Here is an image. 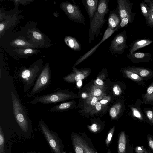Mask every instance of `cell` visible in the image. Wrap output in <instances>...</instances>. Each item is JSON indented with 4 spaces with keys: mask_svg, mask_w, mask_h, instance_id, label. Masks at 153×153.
I'll return each mask as SVG.
<instances>
[{
    "mask_svg": "<svg viewBox=\"0 0 153 153\" xmlns=\"http://www.w3.org/2000/svg\"><path fill=\"white\" fill-rule=\"evenodd\" d=\"M109 0L99 1L97 11L90 20L88 35L90 43H91L94 38L96 39L98 36L105 22L104 17L109 12Z\"/></svg>",
    "mask_w": 153,
    "mask_h": 153,
    "instance_id": "1",
    "label": "cell"
},
{
    "mask_svg": "<svg viewBox=\"0 0 153 153\" xmlns=\"http://www.w3.org/2000/svg\"><path fill=\"white\" fill-rule=\"evenodd\" d=\"M43 61L38 59L28 67H23L17 73V76L23 84V90L26 92L29 90L35 83L42 69Z\"/></svg>",
    "mask_w": 153,
    "mask_h": 153,
    "instance_id": "2",
    "label": "cell"
},
{
    "mask_svg": "<svg viewBox=\"0 0 153 153\" xmlns=\"http://www.w3.org/2000/svg\"><path fill=\"white\" fill-rule=\"evenodd\" d=\"M13 109L16 120L22 130L27 132L30 124L28 113L17 95L13 92L11 93Z\"/></svg>",
    "mask_w": 153,
    "mask_h": 153,
    "instance_id": "3",
    "label": "cell"
},
{
    "mask_svg": "<svg viewBox=\"0 0 153 153\" xmlns=\"http://www.w3.org/2000/svg\"><path fill=\"white\" fill-rule=\"evenodd\" d=\"M51 73L49 62L44 66L33 86L27 95V97L34 96L36 94L46 88L51 84Z\"/></svg>",
    "mask_w": 153,
    "mask_h": 153,
    "instance_id": "4",
    "label": "cell"
},
{
    "mask_svg": "<svg viewBox=\"0 0 153 153\" xmlns=\"http://www.w3.org/2000/svg\"><path fill=\"white\" fill-rule=\"evenodd\" d=\"M23 36L27 41L38 45L40 48H48L53 44L45 34L34 26H25Z\"/></svg>",
    "mask_w": 153,
    "mask_h": 153,
    "instance_id": "5",
    "label": "cell"
},
{
    "mask_svg": "<svg viewBox=\"0 0 153 153\" xmlns=\"http://www.w3.org/2000/svg\"><path fill=\"white\" fill-rule=\"evenodd\" d=\"M72 95L65 90H58L55 92L37 96L29 102L30 104L41 103L44 104L56 103L68 100Z\"/></svg>",
    "mask_w": 153,
    "mask_h": 153,
    "instance_id": "6",
    "label": "cell"
},
{
    "mask_svg": "<svg viewBox=\"0 0 153 153\" xmlns=\"http://www.w3.org/2000/svg\"><path fill=\"white\" fill-rule=\"evenodd\" d=\"M39 127L47 140L50 147L54 153H62L63 146L57 135L50 130L42 119L39 120Z\"/></svg>",
    "mask_w": 153,
    "mask_h": 153,
    "instance_id": "7",
    "label": "cell"
},
{
    "mask_svg": "<svg viewBox=\"0 0 153 153\" xmlns=\"http://www.w3.org/2000/svg\"><path fill=\"white\" fill-rule=\"evenodd\" d=\"M60 7L70 20L78 24H85L84 16L78 5L64 1L60 4Z\"/></svg>",
    "mask_w": 153,
    "mask_h": 153,
    "instance_id": "8",
    "label": "cell"
},
{
    "mask_svg": "<svg viewBox=\"0 0 153 153\" xmlns=\"http://www.w3.org/2000/svg\"><path fill=\"white\" fill-rule=\"evenodd\" d=\"M127 39L125 30L116 35L110 43L109 50L110 53L114 56L122 54L126 47Z\"/></svg>",
    "mask_w": 153,
    "mask_h": 153,
    "instance_id": "9",
    "label": "cell"
},
{
    "mask_svg": "<svg viewBox=\"0 0 153 153\" xmlns=\"http://www.w3.org/2000/svg\"><path fill=\"white\" fill-rule=\"evenodd\" d=\"M117 9L121 20L127 18L131 22L134 18V13L132 12L133 4L128 0H117Z\"/></svg>",
    "mask_w": 153,
    "mask_h": 153,
    "instance_id": "10",
    "label": "cell"
},
{
    "mask_svg": "<svg viewBox=\"0 0 153 153\" xmlns=\"http://www.w3.org/2000/svg\"><path fill=\"white\" fill-rule=\"evenodd\" d=\"M7 45L12 49L18 48H40L39 45L27 41L23 36H15L11 38L7 42Z\"/></svg>",
    "mask_w": 153,
    "mask_h": 153,
    "instance_id": "11",
    "label": "cell"
},
{
    "mask_svg": "<svg viewBox=\"0 0 153 153\" xmlns=\"http://www.w3.org/2000/svg\"><path fill=\"white\" fill-rule=\"evenodd\" d=\"M120 25L115 29L112 30L108 27L105 31L103 37L101 41L95 46L83 55L80 56L74 64L73 68L78 65L86 59L91 56L96 50L98 47L103 42L109 38L115 31L120 28Z\"/></svg>",
    "mask_w": 153,
    "mask_h": 153,
    "instance_id": "12",
    "label": "cell"
},
{
    "mask_svg": "<svg viewBox=\"0 0 153 153\" xmlns=\"http://www.w3.org/2000/svg\"><path fill=\"white\" fill-rule=\"evenodd\" d=\"M74 72L64 77L63 80L69 82H74L82 80L86 77L89 73V71L87 70H79L73 68Z\"/></svg>",
    "mask_w": 153,
    "mask_h": 153,
    "instance_id": "13",
    "label": "cell"
},
{
    "mask_svg": "<svg viewBox=\"0 0 153 153\" xmlns=\"http://www.w3.org/2000/svg\"><path fill=\"white\" fill-rule=\"evenodd\" d=\"M71 140L73 147L76 153H85V140L76 134H72Z\"/></svg>",
    "mask_w": 153,
    "mask_h": 153,
    "instance_id": "14",
    "label": "cell"
},
{
    "mask_svg": "<svg viewBox=\"0 0 153 153\" xmlns=\"http://www.w3.org/2000/svg\"><path fill=\"white\" fill-rule=\"evenodd\" d=\"M40 50L32 48H18L12 49L11 50L12 55L14 57L26 58L35 54Z\"/></svg>",
    "mask_w": 153,
    "mask_h": 153,
    "instance_id": "15",
    "label": "cell"
},
{
    "mask_svg": "<svg viewBox=\"0 0 153 153\" xmlns=\"http://www.w3.org/2000/svg\"><path fill=\"white\" fill-rule=\"evenodd\" d=\"M91 20L96 12L98 6V0H80Z\"/></svg>",
    "mask_w": 153,
    "mask_h": 153,
    "instance_id": "16",
    "label": "cell"
},
{
    "mask_svg": "<svg viewBox=\"0 0 153 153\" xmlns=\"http://www.w3.org/2000/svg\"><path fill=\"white\" fill-rule=\"evenodd\" d=\"M121 19L117 8L114 11H110L108 19V27L114 30L119 25Z\"/></svg>",
    "mask_w": 153,
    "mask_h": 153,
    "instance_id": "17",
    "label": "cell"
},
{
    "mask_svg": "<svg viewBox=\"0 0 153 153\" xmlns=\"http://www.w3.org/2000/svg\"><path fill=\"white\" fill-rule=\"evenodd\" d=\"M65 43L70 48L74 51H80L81 46L76 38L70 36H67L64 38Z\"/></svg>",
    "mask_w": 153,
    "mask_h": 153,
    "instance_id": "18",
    "label": "cell"
},
{
    "mask_svg": "<svg viewBox=\"0 0 153 153\" xmlns=\"http://www.w3.org/2000/svg\"><path fill=\"white\" fill-rule=\"evenodd\" d=\"M16 18L14 17H9L0 23V36H1L4 35L5 32L10 27L14 25Z\"/></svg>",
    "mask_w": 153,
    "mask_h": 153,
    "instance_id": "19",
    "label": "cell"
},
{
    "mask_svg": "<svg viewBox=\"0 0 153 153\" xmlns=\"http://www.w3.org/2000/svg\"><path fill=\"white\" fill-rule=\"evenodd\" d=\"M153 42L152 40L148 39H142L136 41L132 44L130 47L129 49L130 53L134 52L137 49L147 46Z\"/></svg>",
    "mask_w": 153,
    "mask_h": 153,
    "instance_id": "20",
    "label": "cell"
},
{
    "mask_svg": "<svg viewBox=\"0 0 153 153\" xmlns=\"http://www.w3.org/2000/svg\"><path fill=\"white\" fill-rule=\"evenodd\" d=\"M127 56L131 60H143L150 59L151 54L148 53L137 52L128 54Z\"/></svg>",
    "mask_w": 153,
    "mask_h": 153,
    "instance_id": "21",
    "label": "cell"
},
{
    "mask_svg": "<svg viewBox=\"0 0 153 153\" xmlns=\"http://www.w3.org/2000/svg\"><path fill=\"white\" fill-rule=\"evenodd\" d=\"M73 104V102L70 101L60 103L52 107L48 111L53 112H60L69 109Z\"/></svg>",
    "mask_w": 153,
    "mask_h": 153,
    "instance_id": "22",
    "label": "cell"
},
{
    "mask_svg": "<svg viewBox=\"0 0 153 153\" xmlns=\"http://www.w3.org/2000/svg\"><path fill=\"white\" fill-rule=\"evenodd\" d=\"M126 69L135 73L140 76L142 77L146 76L149 75L151 73V72L149 70L143 68L135 67H129L126 68Z\"/></svg>",
    "mask_w": 153,
    "mask_h": 153,
    "instance_id": "23",
    "label": "cell"
},
{
    "mask_svg": "<svg viewBox=\"0 0 153 153\" xmlns=\"http://www.w3.org/2000/svg\"><path fill=\"white\" fill-rule=\"evenodd\" d=\"M126 146V137L123 131L120 134L118 144V153H125Z\"/></svg>",
    "mask_w": 153,
    "mask_h": 153,
    "instance_id": "24",
    "label": "cell"
},
{
    "mask_svg": "<svg viewBox=\"0 0 153 153\" xmlns=\"http://www.w3.org/2000/svg\"><path fill=\"white\" fill-rule=\"evenodd\" d=\"M105 95V94L102 88L96 85L92 87L89 95L96 97L98 100H100L102 99Z\"/></svg>",
    "mask_w": 153,
    "mask_h": 153,
    "instance_id": "25",
    "label": "cell"
},
{
    "mask_svg": "<svg viewBox=\"0 0 153 153\" xmlns=\"http://www.w3.org/2000/svg\"><path fill=\"white\" fill-rule=\"evenodd\" d=\"M144 1L149 4L150 9L149 16L146 19V21L148 26L153 27V1L145 0Z\"/></svg>",
    "mask_w": 153,
    "mask_h": 153,
    "instance_id": "26",
    "label": "cell"
},
{
    "mask_svg": "<svg viewBox=\"0 0 153 153\" xmlns=\"http://www.w3.org/2000/svg\"><path fill=\"white\" fill-rule=\"evenodd\" d=\"M123 71L126 75L130 79L133 80L140 81H142L143 79L140 76L135 73L128 71L125 69Z\"/></svg>",
    "mask_w": 153,
    "mask_h": 153,
    "instance_id": "27",
    "label": "cell"
},
{
    "mask_svg": "<svg viewBox=\"0 0 153 153\" xmlns=\"http://www.w3.org/2000/svg\"><path fill=\"white\" fill-rule=\"evenodd\" d=\"M121 107V105L120 103H117L111 107L110 111V114L112 118H115L118 115Z\"/></svg>",
    "mask_w": 153,
    "mask_h": 153,
    "instance_id": "28",
    "label": "cell"
},
{
    "mask_svg": "<svg viewBox=\"0 0 153 153\" xmlns=\"http://www.w3.org/2000/svg\"><path fill=\"white\" fill-rule=\"evenodd\" d=\"M140 7L143 16L145 17L146 19H147L149 17L150 14L149 7L143 1L141 2Z\"/></svg>",
    "mask_w": 153,
    "mask_h": 153,
    "instance_id": "29",
    "label": "cell"
},
{
    "mask_svg": "<svg viewBox=\"0 0 153 153\" xmlns=\"http://www.w3.org/2000/svg\"><path fill=\"white\" fill-rule=\"evenodd\" d=\"M4 137L2 128L0 126V153H4Z\"/></svg>",
    "mask_w": 153,
    "mask_h": 153,
    "instance_id": "30",
    "label": "cell"
},
{
    "mask_svg": "<svg viewBox=\"0 0 153 153\" xmlns=\"http://www.w3.org/2000/svg\"><path fill=\"white\" fill-rule=\"evenodd\" d=\"M153 96V83L148 88L146 94L144 96L146 101L151 100Z\"/></svg>",
    "mask_w": 153,
    "mask_h": 153,
    "instance_id": "31",
    "label": "cell"
},
{
    "mask_svg": "<svg viewBox=\"0 0 153 153\" xmlns=\"http://www.w3.org/2000/svg\"><path fill=\"white\" fill-rule=\"evenodd\" d=\"M98 100V98L96 97L89 95L87 98L86 102L88 106L93 107L95 105Z\"/></svg>",
    "mask_w": 153,
    "mask_h": 153,
    "instance_id": "32",
    "label": "cell"
},
{
    "mask_svg": "<svg viewBox=\"0 0 153 153\" xmlns=\"http://www.w3.org/2000/svg\"><path fill=\"white\" fill-rule=\"evenodd\" d=\"M10 1L14 3L15 7H18L19 4L27 5L33 1V0H14Z\"/></svg>",
    "mask_w": 153,
    "mask_h": 153,
    "instance_id": "33",
    "label": "cell"
},
{
    "mask_svg": "<svg viewBox=\"0 0 153 153\" xmlns=\"http://www.w3.org/2000/svg\"><path fill=\"white\" fill-rule=\"evenodd\" d=\"M114 129L115 127L114 126L111 128L109 131L105 141L106 144L107 146H108L111 140L114 132Z\"/></svg>",
    "mask_w": 153,
    "mask_h": 153,
    "instance_id": "34",
    "label": "cell"
},
{
    "mask_svg": "<svg viewBox=\"0 0 153 153\" xmlns=\"http://www.w3.org/2000/svg\"><path fill=\"white\" fill-rule=\"evenodd\" d=\"M89 128L91 131L94 133L99 131L100 129V127L95 124H93L89 126Z\"/></svg>",
    "mask_w": 153,
    "mask_h": 153,
    "instance_id": "35",
    "label": "cell"
},
{
    "mask_svg": "<svg viewBox=\"0 0 153 153\" xmlns=\"http://www.w3.org/2000/svg\"><path fill=\"white\" fill-rule=\"evenodd\" d=\"M130 23L129 19L127 18H124L121 20L119 25L120 27H123L126 26L128 23Z\"/></svg>",
    "mask_w": 153,
    "mask_h": 153,
    "instance_id": "36",
    "label": "cell"
},
{
    "mask_svg": "<svg viewBox=\"0 0 153 153\" xmlns=\"http://www.w3.org/2000/svg\"><path fill=\"white\" fill-rule=\"evenodd\" d=\"M133 114L135 117L140 119H142V117L140 112L136 108L133 107L131 108Z\"/></svg>",
    "mask_w": 153,
    "mask_h": 153,
    "instance_id": "37",
    "label": "cell"
},
{
    "mask_svg": "<svg viewBox=\"0 0 153 153\" xmlns=\"http://www.w3.org/2000/svg\"><path fill=\"white\" fill-rule=\"evenodd\" d=\"M113 91L116 95H120L122 92L120 87L118 85H115L113 88Z\"/></svg>",
    "mask_w": 153,
    "mask_h": 153,
    "instance_id": "38",
    "label": "cell"
},
{
    "mask_svg": "<svg viewBox=\"0 0 153 153\" xmlns=\"http://www.w3.org/2000/svg\"><path fill=\"white\" fill-rule=\"evenodd\" d=\"M94 84L96 86L102 88L104 84V82L102 79L98 78L95 81Z\"/></svg>",
    "mask_w": 153,
    "mask_h": 153,
    "instance_id": "39",
    "label": "cell"
},
{
    "mask_svg": "<svg viewBox=\"0 0 153 153\" xmlns=\"http://www.w3.org/2000/svg\"><path fill=\"white\" fill-rule=\"evenodd\" d=\"M110 100V97L109 96H105L101 100L100 102L102 104H105L108 102Z\"/></svg>",
    "mask_w": 153,
    "mask_h": 153,
    "instance_id": "40",
    "label": "cell"
},
{
    "mask_svg": "<svg viewBox=\"0 0 153 153\" xmlns=\"http://www.w3.org/2000/svg\"><path fill=\"white\" fill-rule=\"evenodd\" d=\"M146 114L150 121L153 123V112L151 110L148 111H147Z\"/></svg>",
    "mask_w": 153,
    "mask_h": 153,
    "instance_id": "41",
    "label": "cell"
},
{
    "mask_svg": "<svg viewBox=\"0 0 153 153\" xmlns=\"http://www.w3.org/2000/svg\"><path fill=\"white\" fill-rule=\"evenodd\" d=\"M147 140L149 146L153 151V140L149 134H148Z\"/></svg>",
    "mask_w": 153,
    "mask_h": 153,
    "instance_id": "42",
    "label": "cell"
},
{
    "mask_svg": "<svg viewBox=\"0 0 153 153\" xmlns=\"http://www.w3.org/2000/svg\"><path fill=\"white\" fill-rule=\"evenodd\" d=\"M144 149L143 146H137L135 148V152L136 153H143Z\"/></svg>",
    "mask_w": 153,
    "mask_h": 153,
    "instance_id": "43",
    "label": "cell"
},
{
    "mask_svg": "<svg viewBox=\"0 0 153 153\" xmlns=\"http://www.w3.org/2000/svg\"><path fill=\"white\" fill-rule=\"evenodd\" d=\"M102 105L99 102H97L95 105V109L97 111H100L102 108Z\"/></svg>",
    "mask_w": 153,
    "mask_h": 153,
    "instance_id": "44",
    "label": "cell"
},
{
    "mask_svg": "<svg viewBox=\"0 0 153 153\" xmlns=\"http://www.w3.org/2000/svg\"><path fill=\"white\" fill-rule=\"evenodd\" d=\"M77 86L79 87H80L82 85V82L81 80H79L77 83Z\"/></svg>",
    "mask_w": 153,
    "mask_h": 153,
    "instance_id": "45",
    "label": "cell"
},
{
    "mask_svg": "<svg viewBox=\"0 0 153 153\" xmlns=\"http://www.w3.org/2000/svg\"><path fill=\"white\" fill-rule=\"evenodd\" d=\"M82 96L83 98H86L88 97V95L85 93H83L82 94Z\"/></svg>",
    "mask_w": 153,
    "mask_h": 153,
    "instance_id": "46",
    "label": "cell"
},
{
    "mask_svg": "<svg viewBox=\"0 0 153 153\" xmlns=\"http://www.w3.org/2000/svg\"><path fill=\"white\" fill-rule=\"evenodd\" d=\"M143 153H149L145 149L144 152Z\"/></svg>",
    "mask_w": 153,
    "mask_h": 153,
    "instance_id": "47",
    "label": "cell"
},
{
    "mask_svg": "<svg viewBox=\"0 0 153 153\" xmlns=\"http://www.w3.org/2000/svg\"><path fill=\"white\" fill-rule=\"evenodd\" d=\"M107 153H111V152L109 149H108V151Z\"/></svg>",
    "mask_w": 153,
    "mask_h": 153,
    "instance_id": "48",
    "label": "cell"
},
{
    "mask_svg": "<svg viewBox=\"0 0 153 153\" xmlns=\"http://www.w3.org/2000/svg\"><path fill=\"white\" fill-rule=\"evenodd\" d=\"M153 100V97H152V99L151 100Z\"/></svg>",
    "mask_w": 153,
    "mask_h": 153,
    "instance_id": "49",
    "label": "cell"
}]
</instances>
